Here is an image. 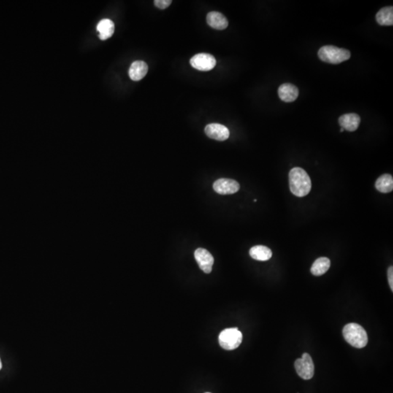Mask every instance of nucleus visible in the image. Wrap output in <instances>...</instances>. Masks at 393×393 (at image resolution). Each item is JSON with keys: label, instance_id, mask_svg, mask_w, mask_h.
<instances>
[{"label": "nucleus", "instance_id": "13", "mask_svg": "<svg viewBox=\"0 0 393 393\" xmlns=\"http://www.w3.org/2000/svg\"><path fill=\"white\" fill-rule=\"evenodd\" d=\"M148 72V65L142 61H136L129 69L130 78L134 81L142 80Z\"/></svg>", "mask_w": 393, "mask_h": 393}, {"label": "nucleus", "instance_id": "19", "mask_svg": "<svg viewBox=\"0 0 393 393\" xmlns=\"http://www.w3.org/2000/svg\"><path fill=\"white\" fill-rule=\"evenodd\" d=\"M154 3H155V5L158 8L164 9L171 5L172 1L171 0H155Z\"/></svg>", "mask_w": 393, "mask_h": 393}, {"label": "nucleus", "instance_id": "16", "mask_svg": "<svg viewBox=\"0 0 393 393\" xmlns=\"http://www.w3.org/2000/svg\"><path fill=\"white\" fill-rule=\"evenodd\" d=\"M377 23L381 26H393V7H383L376 15Z\"/></svg>", "mask_w": 393, "mask_h": 393}, {"label": "nucleus", "instance_id": "12", "mask_svg": "<svg viewBox=\"0 0 393 393\" xmlns=\"http://www.w3.org/2000/svg\"><path fill=\"white\" fill-rule=\"evenodd\" d=\"M206 20H207V23L209 26L217 30L225 29L227 28L228 24H229L226 17L221 12H215V11L209 12L207 15Z\"/></svg>", "mask_w": 393, "mask_h": 393}, {"label": "nucleus", "instance_id": "10", "mask_svg": "<svg viewBox=\"0 0 393 393\" xmlns=\"http://www.w3.org/2000/svg\"><path fill=\"white\" fill-rule=\"evenodd\" d=\"M278 96L284 102H293L299 96V89L293 84L284 83L279 87Z\"/></svg>", "mask_w": 393, "mask_h": 393}, {"label": "nucleus", "instance_id": "17", "mask_svg": "<svg viewBox=\"0 0 393 393\" xmlns=\"http://www.w3.org/2000/svg\"><path fill=\"white\" fill-rule=\"evenodd\" d=\"M375 188L380 193H389L393 190V178L391 174H383L379 177L375 183Z\"/></svg>", "mask_w": 393, "mask_h": 393}, {"label": "nucleus", "instance_id": "3", "mask_svg": "<svg viewBox=\"0 0 393 393\" xmlns=\"http://www.w3.org/2000/svg\"><path fill=\"white\" fill-rule=\"evenodd\" d=\"M318 57L323 62L338 64L350 59L351 53L347 49L326 45L320 48Z\"/></svg>", "mask_w": 393, "mask_h": 393}, {"label": "nucleus", "instance_id": "4", "mask_svg": "<svg viewBox=\"0 0 393 393\" xmlns=\"http://www.w3.org/2000/svg\"><path fill=\"white\" fill-rule=\"evenodd\" d=\"M242 334L237 328L226 329L218 337L220 346L226 350H235L242 343Z\"/></svg>", "mask_w": 393, "mask_h": 393}, {"label": "nucleus", "instance_id": "21", "mask_svg": "<svg viewBox=\"0 0 393 393\" xmlns=\"http://www.w3.org/2000/svg\"><path fill=\"white\" fill-rule=\"evenodd\" d=\"M1 367H2V364H1V359H0V370H1Z\"/></svg>", "mask_w": 393, "mask_h": 393}, {"label": "nucleus", "instance_id": "15", "mask_svg": "<svg viewBox=\"0 0 393 393\" xmlns=\"http://www.w3.org/2000/svg\"><path fill=\"white\" fill-rule=\"evenodd\" d=\"M250 257L257 261H268L272 256V250L264 245L252 247L249 251Z\"/></svg>", "mask_w": 393, "mask_h": 393}, {"label": "nucleus", "instance_id": "22", "mask_svg": "<svg viewBox=\"0 0 393 393\" xmlns=\"http://www.w3.org/2000/svg\"><path fill=\"white\" fill-rule=\"evenodd\" d=\"M344 131H345L344 128H341L340 132H343Z\"/></svg>", "mask_w": 393, "mask_h": 393}, {"label": "nucleus", "instance_id": "1", "mask_svg": "<svg viewBox=\"0 0 393 393\" xmlns=\"http://www.w3.org/2000/svg\"><path fill=\"white\" fill-rule=\"evenodd\" d=\"M289 187L290 191L295 196L303 197L310 193L311 179L302 168H294L289 173Z\"/></svg>", "mask_w": 393, "mask_h": 393}, {"label": "nucleus", "instance_id": "23", "mask_svg": "<svg viewBox=\"0 0 393 393\" xmlns=\"http://www.w3.org/2000/svg\"></svg>", "mask_w": 393, "mask_h": 393}, {"label": "nucleus", "instance_id": "11", "mask_svg": "<svg viewBox=\"0 0 393 393\" xmlns=\"http://www.w3.org/2000/svg\"><path fill=\"white\" fill-rule=\"evenodd\" d=\"M341 128L344 130L353 132L356 131L361 123V117L357 114L350 113L342 115L339 119Z\"/></svg>", "mask_w": 393, "mask_h": 393}, {"label": "nucleus", "instance_id": "8", "mask_svg": "<svg viewBox=\"0 0 393 393\" xmlns=\"http://www.w3.org/2000/svg\"><path fill=\"white\" fill-rule=\"evenodd\" d=\"M195 258L199 268L206 274L211 272L214 264V259L208 250L204 248H197L195 251Z\"/></svg>", "mask_w": 393, "mask_h": 393}, {"label": "nucleus", "instance_id": "2", "mask_svg": "<svg viewBox=\"0 0 393 393\" xmlns=\"http://www.w3.org/2000/svg\"><path fill=\"white\" fill-rule=\"evenodd\" d=\"M345 340L356 348H363L368 344V335L365 329L356 323H349L344 327Z\"/></svg>", "mask_w": 393, "mask_h": 393}, {"label": "nucleus", "instance_id": "14", "mask_svg": "<svg viewBox=\"0 0 393 393\" xmlns=\"http://www.w3.org/2000/svg\"><path fill=\"white\" fill-rule=\"evenodd\" d=\"M97 30L99 32V38L101 40H106L113 35L115 32V24L109 19H103L98 23Z\"/></svg>", "mask_w": 393, "mask_h": 393}, {"label": "nucleus", "instance_id": "7", "mask_svg": "<svg viewBox=\"0 0 393 393\" xmlns=\"http://www.w3.org/2000/svg\"><path fill=\"white\" fill-rule=\"evenodd\" d=\"M213 188L215 193L226 196L237 193L240 190V185L233 179H219L213 183Z\"/></svg>", "mask_w": 393, "mask_h": 393}, {"label": "nucleus", "instance_id": "18", "mask_svg": "<svg viewBox=\"0 0 393 393\" xmlns=\"http://www.w3.org/2000/svg\"><path fill=\"white\" fill-rule=\"evenodd\" d=\"M330 266V259L326 257H321L315 260L310 271L315 276H321V275H324L329 270Z\"/></svg>", "mask_w": 393, "mask_h": 393}, {"label": "nucleus", "instance_id": "6", "mask_svg": "<svg viewBox=\"0 0 393 393\" xmlns=\"http://www.w3.org/2000/svg\"><path fill=\"white\" fill-rule=\"evenodd\" d=\"M190 64L195 69L202 72H208L215 67L216 61L214 56L208 53H199L190 59Z\"/></svg>", "mask_w": 393, "mask_h": 393}, {"label": "nucleus", "instance_id": "20", "mask_svg": "<svg viewBox=\"0 0 393 393\" xmlns=\"http://www.w3.org/2000/svg\"><path fill=\"white\" fill-rule=\"evenodd\" d=\"M388 282H389L390 287H391V290L393 291V267H390L389 269H388Z\"/></svg>", "mask_w": 393, "mask_h": 393}, {"label": "nucleus", "instance_id": "5", "mask_svg": "<svg viewBox=\"0 0 393 393\" xmlns=\"http://www.w3.org/2000/svg\"><path fill=\"white\" fill-rule=\"evenodd\" d=\"M294 366L298 375L301 378L305 380L313 378L315 374V366L311 356L308 353H304L302 358L296 360Z\"/></svg>", "mask_w": 393, "mask_h": 393}, {"label": "nucleus", "instance_id": "9", "mask_svg": "<svg viewBox=\"0 0 393 393\" xmlns=\"http://www.w3.org/2000/svg\"><path fill=\"white\" fill-rule=\"evenodd\" d=\"M205 132L210 139L220 142L226 140L229 137V129L224 125L218 123L207 125L205 127Z\"/></svg>", "mask_w": 393, "mask_h": 393}]
</instances>
